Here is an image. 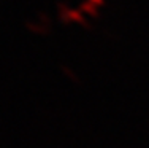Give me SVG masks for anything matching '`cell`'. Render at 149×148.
<instances>
[{
  "label": "cell",
  "instance_id": "cell-2",
  "mask_svg": "<svg viewBox=\"0 0 149 148\" xmlns=\"http://www.w3.org/2000/svg\"><path fill=\"white\" fill-rule=\"evenodd\" d=\"M26 27L27 30L32 34H37V35H49L51 34V27L43 26L40 22H32V21H26Z\"/></svg>",
  "mask_w": 149,
  "mask_h": 148
},
{
  "label": "cell",
  "instance_id": "cell-4",
  "mask_svg": "<svg viewBox=\"0 0 149 148\" xmlns=\"http://www.w3.org/2000/svg\"><path fill=\"white\" fill-rule=\"evenodd\" d=\"M70 10L72 8L65 2H57V16H59V21L62 24H70V18H68Z\"/></svg>",
  "mask_w": 149,
  "mask_h": 148
},
{
  "label": "cell",
  "instance_id": "cell-1",
  "mask_svg": "<svg viewBox=\"0 0 149 148\" xmlns=\"http://www.w3.org/2000/svg\"><path fill=\"white\" fill-rule=\"evenodd\" d=\"M68 18H70V24H72V22H76V24L83 26L84 29H87V30L92 29V26H91L89 22H87V19L84 18V13L81 11L79 8H72V10H70Z\"/></svg>",
  "mask_w": 149,
  "mask_h": 148
},
{
  "label": "cell",
  "instance_id": "cell-7",
  "mask_svg": "<svg viewBox=\"0 0 149 148\" xmlns=\"http://www.w3.org/2000/svg\"><path fill=\"white\" fill-rule=\"evenodd\" d=\"M91 3H94L95 6H98V8H103L106 6V0H89Z\"/></svg>",
  "mask_w": 149,
  "mask_h": 148
},
{
  "label": "cell",
  "instance_id": "cell-5",
  "mask_svg": "<svg viewBox=\"0 0 149 148\" xmlns=\"http://www.w3.org/2000/svg\"><path fill=\"white\" fill-rule=\"evenodd\" d=\"M60 69H62V72H63V75H65V76H68V78H70V80H72V81H73V83H79V78H78V76H76V73H74V72H73V70H72V69H70V67H68V65H65V64H62V65H60Z\"/></svg>",
  "mask_w": 149,
  "mask_h": 148
},
{
  "label": "cell",
  "instance_id": "cell-6",
  "mask_svg": "<svg viewBox=\"0 0 149 148\" xmlns=\"http://www.w3.org/2000/svg\"><path fill=\"white\" fill-rule=\"evenodd\" d=\"M37 18H38V22L40 24H43V26H48V27H51V18H49L46 13H41V11H38L37 13Z\"/></svg>",
  "mask_w": 149,
  "mask_h": 148
},
{
  "label": "cell",
  "instance_id": "cell-3",
  "mask_svg": "<svg viewBox=\"0 0 149 148\" xmlns=\"http://www.w3.org/2000/svg\"><path fill=\"white\" fill-rule=\"evenodd\" d=\"M78 8H79L83 13H86L87 16H91V18H98V16H100L98 6H95L94 3H91V2H89V0H84V2H81Z\"/></svg>",
  "mask_w": 149,
  "mask_h": 148
}]
</instances>
